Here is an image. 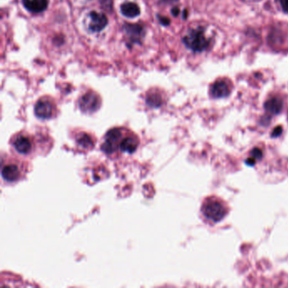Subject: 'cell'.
Wrapping results in <instances>:
<instances>
[{
	"instance_id": "ac0fdd59",
	"label": "cell",
	"mask_w": 288,
	"mask_h": 288,
	"mask_svg": "<svg viewBox=\"0 0 288 288\" xmlns=\"http://www.w3.org/2000/svg\"><path fill=\"white\" fill-rule=\"evenodd\" d=\"M251 155L252 157L255 158V160L257 161V160L262 157V152L259 148H255L252 151Z\"/></svg>"
},
{
	"instance_id": "52a82bcc",
	"label": "cell",
	"mask_w": 288,
	"mask_h": 288,
	"mask_svg": "<svg viewBox=\"0 0 288 288\" xmlns=\"http://www.w3.org/2000/svg\"><path fill=\"white\" fill-rule=\"evenodd\" d=\"M54 108L52 103L46 99H41L35 105V114L41 119H49L52 118Z\"/></svg>"
},
{
	"instance_id": "d6986e66",
	"label": "cell",
	"mask_w": 288,
	"mask_h": 288,
	"mask_svg": "<svg viewBox=\"0 0 288 288\" xmlns=\"http://www.w3.org/2000/svg\"><path fill=\"white\" fill-rule=\"evenodd\" d=\"M158 19H159V21L161 22V24L163 25V26H168V25L170 24V20L167 18V17L158 16Z\"/></svg>"
},
{
	"instance_id": "3957f363",
	"label": "cell",
	"mask_w": 288,
	"mask_h": 288,
	"mask_svg": "<svg viewBox=\"0 0 288 288\" xmlns=\"http://www.w3.org/2000/svg\"><path fill=\"white\" fill-rule=\"evenodd\" d=\"M127 134L126 131L123 128H114L106 133L104 142L102 145V150L106 154L112 155L119 150L122 140Z\"/></svg>"
},
{
	"instance_id": "30bf717a",
	"label": "cell",
	"mask_w": 288,
	"mask_h": 288,
	"mask_svg": "<svg viewBox=\"0 0 288 288\" xmlns=\"http://www.w3.org/2000/svg\"><path fill=\"white\" fill-rule=\"evenodd\" d=\"M139 138L132 133H127L125 138L122 140L119 150L123 152L133 153L136 151L139 146Z\"/></svg>"
},
{
	"instance_id": "2e32d148",
	"label": "cell",
	"mask_w": 288,
	"mask_h": 288,
	"mask_svg": "<svg viewBox=\"0 0 288 288\" xmlns=\"http://www.w3.org/2000/svg\"><path fill=\"white\" fill-rule=\"evenodd\" d=\"M146 104L151 107H159L162 104V99L157 93H151L146 97Z\"/></svg>"
},
{
	"instance_id": "7c38bea8",
	"label": "cell",
	"mask_w": 288,
	"mask_h": 288,
	"mask_svg": "<svg viewBox=\"0 0 288 288\" xmlns=\"http://www.w3.org/2000/svg\"><path fill=\"white\" fill-rule=\"evenodd\" d=\"M283 108V102L279 97H271L265 102L264 109L270 114H279Z\"/></svg>"
},
{
	"instance_id": "ffe728a7",
	"label": "cell",
	"mask_w": 288,
	"mask_h": 288,
	"mask_svg": "<svg viewBox=\"0 0 288 288\" xmlns=\"http://www.w3.org/2000/svg\"><path fill=\"white\" fill-rule=\"evenodd\" d=\"M282 8L286 13H288V0H280Z\"/></svg>"
},
{
	"instance_id": "5bb4252c",
	"label": "cell",
	"mask_w": 288,
	"mask_h": 288,
	"mask_svg": "<svg viewBox=\"0 0 288 288\" xmlns=\"http://www.w3.org/2000/svg\"><path fill=\"white\" fill-rule=\"evenodd\" d=\"M121 13L128 18H134L140 14V7L134 3H125L121 5Z\"/></svg>"
},
{
	"instance_id": "ba28073f",
	"label": "cell",
	"mask_w": 288,
	"mask_h": 288,
	"mask_svg": "<svg viewBox=\"0 0 288 288\" xmlns=\"http://www.w3.org/2000/svg\"><path fill=\"white\" fill-rule=\"evenodd\" d=\"M124 29L131 43H140L145 35L144 28L140 25L126 24L125 25Z\"/></svg>"
},
{
	"instance_id": "5b68a950",
	"label": "cell",
	"mask_w": 288,
	"mask_h": 288,
	"mask_svg": "<svg viewBox=\"0 0 288 288\" xmlns=\"http://www.w3.org/2000/svg\"><path fill=\"white\" fill-rule=\"evenodd\" d=\"M13 146L15 149V151L20 154L27 155L32 151L33 142L31 138L27 134L20 133L14 138Z\"/></svg>"
},
{
	"instance_id": "277c9868",
	"label": "cell",
	"mask_w": 288,
	"mask_h": 288,
	"mask_svg": "<svg viewBox=\"0 0 288 288\" xmlns=\"http://www.w3.org/2000/svg\"><path fill=\"white\" fill-rule=\"evenodd\" d=\"M100 97L92 91L85 93L79 100L80 110L85 113L95 112L100 108Z\"/></svg>"
},
{
	"instance_id": "9c48e42d",
	"label": "cell",
	"mask_w": 288,
	"mask_h": 288,
	"mask_svg": "<svg viewBox=\"0 0 288 288\" xmlns=\"http://www.w3.org/2000/svg\"><path fill=\"white\" fill-rule=\"evenodd\" d=\"M21 175L22 171L17 164H6L2 169V177L7 182H15L21 178Z\"/></svg>"
},
{
	"instance_id": "cb8c5ba5",
	"label": "cell",
	"mask_w": 288,
	"mask_h": 288,
	"mask_svg": "<svg viewBox=\"0 0 288 288\" xmlns=\"http://www.w3.org/2000/svg\"><path fill=\"white\" fill-rule=\"evenodd\" d=\"M164 2H167V3H168V2H169V3H172V2H175V1H176V0H163Z\"/></svg>"
},
{
	"instance_id": "44dd1931",
	"label": "cell",
	"mask_w": 288,
	"mask_h": 288,
	"mask_svg": "<svg viewBox=\"0 0 288 288\" xmlns=\"http://www.w3.org/2000/svg\"><path fill=\"white\" fill-rule=\"evenodd\" d=\"M282 128L277 127L274 130L273 133H272V136H278L281 133H282Z\"/></svg>"
},
{
	"instance_id": "8fae6325",
	"label": "cell",
	"mask_w": 288,
	"mask_h": 288,
	"mask_svg": "<svg viewBox=\"0 0 288 288\" xmlns=\"http://www.w3.org/2000/svg\"><path fill=\"white\" fill-rule=\"evenodd\" d=\"M26 9L34 14L43 12L49 5V0H22Z\"/></svg>"
},
{
	"instance_id": "7a4b0ae2",
	"label": "cell",
	"mask_w": 288,
	"mask_h": 288,
	"mask_svg": "<svg viewBox=\"0 0 288 288\" xmlns=\"http://www.w3.org/2000/svg\"><path fill=\"white\" fill-rule=\"evenodd\" d=\"M183 42L188 49L194 52H202L209 47V40L205 36L204 30L201 28L193 29L183 38Z\"/></svg>"
},
{
	"instance_id": "4fadbf2b",
	"label": "cell",
	"mask_w": 288,
	"mask_h": 288,
	"mask_svg": "<svg viewBox=\"0 0 288 288\" xmlns=\"http://www.w3.org/2000/svg\"><path fill=\"white\" fill-rule=\"evenodd\" d=\"M230 88L228 84L224 81H216L212 85L210 93L215 98H222L228 97L230 94Z\"/></svg>"
},
{
	"instance_id": "e0dca14e",
	"label": "cell",
	"mask_w": 288,
	"mask_h": 288,
	"mask_svg": "<svg viewBox=\"0 0 288 288\" xmlns=\"http://www.w3.org/2000/svg\"><path fill=\"white\" fill-rule=\"evenodd\" d=\"M101 6L103 7L105 10H111L112 8V0H99Z\"/></svg>"
},
{
	"instance_id": "9a60e30c",
	"label": "cell",
	"mask_w": 288,
	"mask_h": 288,
	"mask_svg": "<svg viewBox=\"0 0 288 288\" xmlns=\"http://www.w3.org/2000/svg\"><path fill=\"white\" fill-rule=\"evenodd\" d=\"M77 143L79 146L85 149H91L94 146V140L93 138L87 133H80L77 138Z\"/></svg>"
},
{
	"instance_id": "603a6c76",
	"label": "cell",
	"mask_w": 288,
	"mask_h": 288,
	"mask_svg": "<svg viewBox=\"0 0 288 288\" xmlns=\"http://www.w3.org/2000/svg\"><path fill=\"white\" fill-rule=\"evenodd\" d=\"M172 14H173L174 16H178L179 14V8H177V7L176 8H173V9H172Z\"/></svg>"
},
{
	"instance_id": "8992f818",
	"label": "cell",
	"mask_w": 288,
	"mask_h": 288,
	"mask_svg": "<svg viewBox=\"0 0 288 288\" xmlns=\"http://www.w3.org/2000/svg\"><path fill=\"white\" fill-rule=\"evenodd\" d=\"M107 25V18L106 16L102 13L92 12L89 14V30L92 32H99L104 30Z\"/></svg>"
},
{
	"instance_id": "7402d4cb",
	"label": "cell",
	"mask_w": 288,
	"mask_h": 288,
	"mask_svg": "<svg viewBox=\"0 0 288 288\" xmlns=\"http://www.w3.org/2000/svg\"><path fill=\"white\" fill-rule=\"evenodd\" d=\"M255 162H256V160H255V158L254 157H249L247 159V161H246V163L249 165V166H253V165H255Z\"/></svg>"
},
{
	"instance_id": "6da1fadb",
	"label": "cell",
	"mask_w": 288,
	"mask_h": 288,
	"mask_svg": "<svg viewBox=\"0 0 288 288\" xmlns=\"http://www.w3.org/2000/svg\"><path fill=\"white\" fill-rule=\"evenodd\" d=\"M201 212L207 221L218 222L228 214V205L222 199L211 195L204 200Z\"/></svg>"
}]
</instances>
